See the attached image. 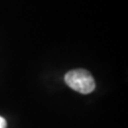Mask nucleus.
<instances>
[{
	"instance_id": "nucleus-1",
	"label": "nucleus",
	"mask_w": 128,
	"mask_h": 128,
	"mask_svg": "<svg viewBox=\"0 0 128 128\" xmlns=\"http://www.w3.org/2000/svg\"><path fill=\"white\" fill-rule=\"evenodd\" d=\"M64 82L71 89L82 94H89L95 89V81L89 71L86 69H74L64 76Z\"/></svg>"
},
{
	"instance_id": "nucleus-2",
	"label": "nucleus",
	"mask_w": 128,
	"mask_h": 128,
	"mask_svg": "<svg viewBox=\"0 0 128 128\" xmlns=\"http://www.w3.org/2000/svg\"><path fill=\"white\" fill-rule=\"evenodd\" d=\"M0 128H7V122L1 116H0Z\"/></svg>"
}]
</instances>
